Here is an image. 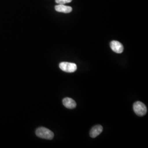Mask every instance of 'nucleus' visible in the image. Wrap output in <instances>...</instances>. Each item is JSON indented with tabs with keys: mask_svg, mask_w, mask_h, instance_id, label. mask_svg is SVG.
I'll return each mask as SVG.
<instances>
[{
	"mask_svg": "<svg viewBox=\"0 0 148 148\" xmlns=\"http://www.w3.org/2000/svg\"><path fill=\"white\" fill-rule=\"evenodd\" d=\"M36 134L37 137L42 139L51 140L54 137V133L45 127L38 128L36 130Z\"/></svg>",
	"mask_w": 148,
	"mask_h": 148,
	"instance_id": "1",
	"label": "nucleus"
},
{
	"mask_svg": "<svg viewBox=\"0 0 148 148\" xmlns=\"http://www.w3.org/2000/svg\"><path fill=\"white\" fill-rule=\"evenodd\" d=\"M133 110L136 114L139 116H143L147 112V106L143 103L139 101H137L134 103Z\"/></svg>",
	"mask_w": 148,
	"mask_h": 148,
	"instance_id": "2",
	"label": "nucleus"
},
{
	"mask_svg": "<svg viewBox=\"0 0 148 148\" xmlns=\"http://www.w3.org/2000/svg\"><path fill=\"white\" fill-rule=\"evenodd\" d=\"M59 68L64 72L74 73L77 70V65L73 63L65 62L59 64Z\"/></svg>",
	"mask_w": 148,
	"mask_h": 148,
	"instance_id": "3",
	"label": "nucleus"
},
{
	"mask_svg": "<svg viewBox=\"0 0 148 148\" xmlns=\"http://www.w3.org/2000/svg\"><path fill=\"white\" fill-rule=\"evenodd\" d=\"M110 48L114 52L119 54L122 53L124 49L121 43L115 40L112 41L110 42Z\"/></svg>",
	"mask_w": 148,
	"mask_h": 148,
	"instance_id": "4",
	"label": "nucleus"
},
{
	"mask_svg": "<svg viewBox=\"0 0 148 148\" xmlns=\"http://www.w3.org/2000/svg\"><path fill=\"white\" fill-rule=\"evenodd\" d=\"M63 104L66 108L70 109H74L76 106V101H74V99L69 97H66L64 98L63 100Z\"/></svg>",
	"mask_w": 148,
	"mask_h": 148,
	"instance_id": "5",
	"label": "nucleus"
},
{
	"mask_svg": "<svg viewBox=\"0 0 148 148\" xmlns=\"http://www.w3.org/2000/svg\"><path fill=\"white\" fill-rule=\"evenodd\" d=\"M103 128L101 125H96L93 127L90 131V136L93 138L97 137L103 132Z\"/></svg>",
	"mask_w": 148,
	"mask_h": 148,
	"instance_id": "6",
	"label": "nucleus"
},
{
	"mask_svg": "<svg viewBox=\"0 0 148 148\" xmlns=\"http://www.w3.org/2000/svg\"><path fill=\"white\" fill-rule=\"evenodd\" d=\"M55 10L56 11L58 12L64 13H69L73 11L72 7L70 6L64 5H56Z\"/></svg>",
	"mask_w": 148,
	"mask_h": 148,
	"instance_id": "7",
	"label": "nucleus"
},
{
	"mask_svg": "<svg viewBox=\"0 0 148 148\" xmlns=\"http://www.w3.org/2000/svg\"><path fill=\"white\" fill-rule=\"evenodd\" d=\"M72 1V0H56V2L58 5H64Z\"/></svg>",
	"mask_w": 148,
	"mask_h": 148,
	"instance_id": "8",
	"label": "nucleus"
}]
</instances>
